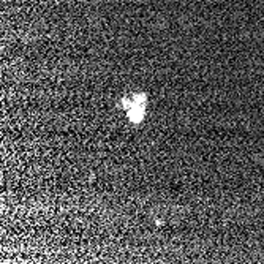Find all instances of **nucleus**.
<instances>
[{"label": "nucleus", "instance_id": "1", "mask_svg": "<svg viewBox=\"0 0 264 264\" xmlns=\"http://www.w3.org/2000/svg\"><path fill=\"white\" fill-rule=\"evenodd\" d=\"M146 102H147V97L144 94L135 95L133 98H131L130 106L127 108V111H128L130 121L133 123H140L142 121L144 113H146V111H144V108H146Z\"/></svg>", "mask_w": 264, "mask_h": 264}]
</instances>
